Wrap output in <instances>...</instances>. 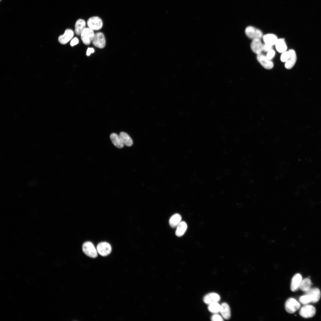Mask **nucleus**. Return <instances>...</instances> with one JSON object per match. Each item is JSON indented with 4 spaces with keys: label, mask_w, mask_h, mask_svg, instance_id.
<instances>
[{
    "label": "nucleus",
    "mask_w": 321,
    "mask_h": 321,
    "mask_svg": "<svg viewBox=\"0 0 321 321\" xmlns=\"http://www.w3.org/2000/svg\"><path fill=\"white\" fill-rule=\"evenodd\" d=\"M86 22L88 27L94 31L100 29L103 27V22L102 19L97 16H93L89 18Z\"/></svg>",
    "instance_id": "f257e3e1"
},
{
    "label": "nucleus",
    "mask_w": 321,
    "mask_h": 321,
    "mask_svg": "<svg viewBox=\"0 0 321 321\" xmlns=\"http://www.w3.org/2000/svg\"><path fill=\"white\" fill-rule=\"evenodd\" d=\"M82 251L87 256L92 258L96 257L97 252L93 243L89 241L84 243L82 247Z\"/></svg>",
    "instance_id": "f03ea898"
},
{
    "label": "nucleus",
    "mask_w": 321,
    "mask_h": 321,
    "mask_svg": "<svg viewBox=\"0 0 321 321\" xmlns=\"http://www.w3.org/2000/svg\"><path fill=\"white\" fill-rule=\"evenodd\" d=\"M95 34L94 31L88 27L83 30L80 35L83 43L88 45L92 42Z\"/></svg>",
    "instance_id": "7ed1b4c3"
},
{
    "label": "nucleus",
    "mask_w": 321,
    "mask_h": 321,
    "mask_svg": "<svg viewBox=\"0 0 321 321\" xmlns=\"http://www.w3.org/2000/svg\"><path fill=\"white\" fill-rule=\"evenodd\" d=\"M300 306V303L294 298L288 299L285 303V308L286 311L289 313H295Z\"/></svg>",
    "instance_id": "20e7f679"
},
{
    "label": "nucleus",
    "mask_w": 321,
    "mask_h": 321,
    "mask_svg": "<svg viewBox=\"0 0 321 321\" xmlns=\"http://www.w3.org/2000/svg\"><path fill=\"white\" fill-rule=\"evenodd\" d=\"M245 32L247 36L253 40L260 39L263 36L262 33L260 30L252 26L247 27Z\"/></svg>",
    "instance_id": "39448f33"
},
{
    "label": "nucleus",
    "mask_w": 321,
    "mask_h": 321,
    "mask_svg": "<svg viewBox=\"0 0 321 321\" xmlns=\"http://www.w3.org/2000/svg\"><path fill=\"white\" fill-rule=\"evenodd\" d=\"M96 249L98 254L102 256H106L111 252L112 249L111 245L106 242H102L97 246Z\"/></svg>",
    "instance_id": "423d86ee"
},
{
    "label": "nucleus",
    "mask_w": 321,
    "mask_h": 321,
    "mask_svg": "<svg viewBox=\"0 0 321 321\" xmlns=\"http://www.w3.org/2000/svg\"><path fill=\"white\" fill-rule=\"evenodd\" d=\"M316 313L315 307L311 305H306L300 309L299 312L300 315L305 318H309L313 317Z\"/></svg>",
    "instance_id": "0eeeda50"
},
{
    "label": "nucleus",
    "mask_w": 321,
    "mask_h": 321,
    "mask_svg": "<svg viewBox=\"0 0 321 321\" xmlns=\"http://www.w3.org/2000/svg\"><path fill=\"white\" fill-rule=\"evenodd\" d=\"M92 42L97 48H104L106 45V39L103 34L101 32L95 34Z\"/></svg>",
    "instance_id": "6e6552de"
},
{
    "label": "nucleus",
    "mask_w": 321,
    "mask_h": 321,
    "mask_svg": "<svg viewBox=\"0 0 321 321\" xmlns=\"http://www.w3.org/2000/svg\"><path fill=\"white\" fill-rule=\"evenodd\" d=\"M257 59L259 63L265 68L270 69L273 67V63L264 55L261 54H257Z\"/></svg>",
    "instance_id": "1a4fd4ad"
},
{
    "label": "nucleus",
    "mask_w": 321,
    "mask_h": 321,
    "mask_svg": "<svg viewBox=\"0 0 321 321\" xmlns=\"http://www.w3.org/2000/svg\"><path fill=\"white\" fill-rule=\"evenodd\" d=\"M310 297L311 302L315 303L317 302L320 300L321 293L319 289L317 288L310 289L309 290L306 292V294Z\"/></svg>",
    "instance_id": "9d476101"
},
{
    "label": "nucleus",
    "mask_w": 321,
    "mask_h": 321,
    "mask_svg": "<svg viewBox=\"0 0 321 321\" xmlns=\"http://www.w3.org/2000/svg\"><path fill=\"white\" fill-rule=\"evenodd\" d=\"M74 33L73 30L70 29H66L63 34L60 35L58 38L59 42L62 44H65L73 38Z\"/></svg>",
    "instance_id": "9b49d317"
},
{
    "label": "nucleus",
    "mask_w": 321,
    "mask_h": 321,
    "mask_svg": "<svg viewBox=\"0 0 321 321\" xmlns=\"http://www.w3.org/2000/svg\"><path fill=\"white\" fill-rule=\"evenodd\" d=\"M86 22L83 19L80 18L76 21L75 24V32L78 35H81L82 32L86 27Z\"/></svg>",
    "instance_id": "f8f14e48"
},
{
    "label": "nucleus",
    "mask_w": 321,
    "mask_h": 321,
    "mask_svg": "<svg viewBox=\"0 0 321 321\" xmlns=\"http://www.w3.org/2000/svg\"><path fill=\"white\" fill-rule=\"evenodd\" d=\"M252 51L255 53L259 54H261L263 50V45L260 39H256L253 40L251 44Z\"/></svg>",
    "instance_id": "ddd939ff"
},
{
    "label": "nucleus",
    "mask_w": 321,
    "mask_h": 321,
    "mask_svg": "<svg viewBox=\"0 0 321 321\" xmlns=\"http://www.w3.org/2000/svg\"><path fill=\"white\" fill-rule=\"evenodd\" d=\"M302 280V276L300 274H296L293 276L291 280L290 287L292 291H295L299 288Z\"/></svg>",
    "instance_id": "4468645a"
},
{
    "label": "nucleus",
    "mask_w": 321,
    "mask_h": 321,
    "mask_svg": "<svg viewBox=\"0 0 321 321\" xmlns=\"http://www.w3.org/2000/svg\"><path fill=\"white\" fill-rule=\"evenodd\" d=\"M289 51L290 52V56L285 64V67L287 69L292 68L295 65L297 59L295 51L290 49Z\"/></svg>",
    "instance_id": "2eb2a0df"
},
{
    "label": "nucleus",
    "mask_w": 321,
    "mask_h": 321,
    "mask_svg": "<svg viewBox=\"0 0 321 321\" xmlns=\"http://www.w3.org/2000/svg\"><path fill=\"white\" fill-rule=\"evenodd\" d=\"M220 299V297L218 294L210 293L205 296L203 300L205 303L209 304L212 303L218 302Z\"/></svg>",
    "instance_id": "dca6fc26"
},
{
    "label": "nucleus",
    "mask_w": 321,
    "mask_h": 321,
    "mask_svg": "<svg viewBox=\"0 0 321 321\" xmlns=\"http://www.w3.org/2000/svg\"><path fill=\"white\" fill-rule=\"evenodd\" d=\"M219 312L222 317L225 319L228 320L231 317V311L230 307L228 304L223 303L220 305Z\"/></svg>",
    "instance_id": "f3484780"
},
{
    "label": "nucleus",
    "mask_w": 321,
    "mask_h": 321,
    "mask_svg": "<svg viewBox=\"0 0 321 321\" xmlns=\"http://www.w3.org/2000/svg\"><path fill=\"white\" fill-rule=\"evenodd\" d=\"M110 137L112 142L116 147L119 148H121L123 147L124 144L119 135L113 133L110 135Z\"/></svg>",
    "instance_id": "a211bd4d"
},
{
    "label": "nucleus",
    "mask_w": 321,
    "mask_h": 321,
    "mask_svg": "<svg viewBox=\"0 0 321 321\" xmlns=\"http://www.w3.org/2000/svg\"><path fill=\"white\" fill-rule=\"evenodd\" d=\"M265 43L273 46L275 44L277 40L276 36L272 34H267L263 36Z\"/></svg>",
    "instance_id": "6ab92c4d"
},
{
    "label": "nucleus",
    "mask_w": 321,
    "mask_h": 321,
    "mask_svg": "<svg viewBox=\"0 0 321 321\" xmlns=\"http://www.w3.org/2000/svg\"><path fill=\"white\" fill-rule=\"evenodd\" d=\"M187 228L186 223L184 221H181L177 226L175 232L176 235L178 237L182 236L185 232Z\"/></svg>",
    "instance_id": "aec40b11"
},
{
    "label": "nucleus",
    "mask_w": 321,
    "mask_h": 321,
    "mask_svg": "<svg viewBox=\"0 0 321 321\" xmlns=\"http://www.w3.org/2000/svg\"><path fill=\"white\" fill-rule=\"evenodd\" d=\"M119 137L124 145L130 147L133 144V141L131 137L125 132L120 133Z\"/></svg>",
    "instance_id": "412c9836"
},
{
    "label": "nucleus",
    "mask_w": 321,
    "mask_h": 321,
    "mask_svg": "<svg viewBox=\"0 0 321 321\" xmlns=\"http://www.w3.org/2000/svg\"><path fill=\"white\" fill-rule=\"evenodd\" d=\"M275 45L276 50L279 53H282L287 49V47L284 39H278Z\"/></svg>",
    "instance_id": "4be33fe9"
},
{
    "label": "nucleus",
    "mask_w": 321,
    "mask_h": 321,
    "mask_svg": "<svg viewBox=\"0 0 321 321\" xmlns=\"http://www.w3.org/2000/svg\"><path fill=\"white\" fill-rule=\"evenodd\" d=\"M181 217L179 214L176 213L171 216L169 220V224L172 228L177 227L181 222Z\"/></svg>",
    "instance_id": "5701e85b"
},
{
    "label": "nucleus",
    "mask_w": 321,
    "mask_h": 321,
    "mask_svg": "<svg viewBox=\"0 0 321 321\" xmlns=\"http://www.w3.org/2000/svg\"><path fill=\"white\" fill-rule=\"evenodd\" d=\"M311 282L309 278H306L302 280L299 288L302 291L306 292L310 289Z\"/></svg>",
    "instance_id": "b1692460"
},
{
    "label": "nucleus",
    "mask_w": 321,
    "mask_h": 321,
    "mask_svg": "<svg viewBox=\"0 0 321 321\" xmlns=\"http://www.w3.org/2000/svg\"><path fill=\"white\" fill-rule=\"evenodd\" d=\"M220 307V305L218 302H215L209 304L208 309L211 313H216L219 312Z\"/></svg>",
    "instance_id": "393cba45"
},
{
    "label": "nucleus",
    "mask_w": 321,
    "mask_h": 321,
    "mask_svg": "<svg viewBox=\"0 0 321 321\" xmlns=\"http://www.w3.org/2000/svg\"><path fill=\"white\" fill-rule=\"evenodd\" d=\"M299 301L300 303L304 305L308 304L311 302L310 297L306 294L300 297L299 298Z\"/></svg>",
    "instance_id": "a878e982"
},
{
    "label": "nucleus",
    "mask_w": 321,
    "mask_h": 321,
    "mask_svg": "<svg viewBox=\"0 0 321 321\" xmlns=\"http://www.w3.org/2000/svg\"><path fill=\"white\" fill-rule=\"evenodd\" d=\"M290 56V54L289 51H286L282 53L280 56L281 60L282 62H286L287 60Z\"/></svg>",
    "instance_id": "bb28decb"
},
{
    "label": "nucleus",
    "mask_w": 321,
    "mask_h": 321,
    "mask_svg": "<svg viewBox=\"0 0 321 321\" xmlns=\"http://www.w3.org/2000/svg\"><path fill=\"white\" fill-rule=\"evenodd\" d=\"M275 54V51L272 49L268 52L266 56L268 59L270 60L274 57Z\"/></svg>",
    "instance_id": "cd10ccee"
},
{
    "label": "nucleus",
    "mask_w": 321,
    "mask_h": 321,
    "mask_svg": "<svg viewBox=\"0 0 321 321\" xmlns=\"http://www.w3.org/2000/svg\"><path fill=\"white\" fill-rule=\"evenodd\" d=\"M211 320L213 321H222L224 320L223 318L218 314H215L212 316Z\"/></svg>",
    "instance_id": "c85d7f7f"
},
{
    "label": "nucleus",
    "mask_w": 321,
    "mask_h": 321,
    "mask_svg": "<svg viewBox=\"0 0 321 321\" xmlns=\"http://www.w3.org/2000/svg\"><path fill=\"white\" fill-rule=\"evenodd\" d=\"M273 46L266 43L263 45V50L265 52H268L270 50L273 49Z\"/></svg>",
    "instance_id": "c756f323"
},
{
    "label": "nucleus",
    "mask_w": 321,
    "mask_h": 321,
    "mask_svg": "<svg viewBox=\"0 0 321 321\" xmlns=\"http://www.w3.org/2000/svg\"><path fill=\"white\" fill-rule=\"evenodd\" d=\"M79 40L77 38L75 37L71 41L70 45L71 46H74L78 43Z\"/></svg>",
    "instance_id": "7c9ffc66"
},
{
    "label": "nucleus",
    "mask_w": 321,
    "mask_h": 321,
    "mask_svg": "<svg viewBox=\"0 0 321 321\" xmlns=\"http://www.w3.org/2000/svg\"><path fill=\"white\" fill-rule=\"evenodd\" d=\"M94 49L93 48H88L87 50L86 54L87 56H89L92 53H94Z\"/></svg>",
    "instance_id": "2f4dec72"
}]
</instances>
